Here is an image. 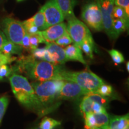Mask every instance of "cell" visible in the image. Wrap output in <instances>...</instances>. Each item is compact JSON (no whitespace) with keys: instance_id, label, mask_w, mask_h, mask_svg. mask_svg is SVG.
Here are the masks:
<instances>
[{"instance_id":"26","label":"cell","mask_w":129,"mask_h":129,"mask_svg":"<svg viewBox=\"0 0 129 129\" xmlns=\"http://www.w3.org/2000/svg\"><path fill=\"white\" fill-rule=\"evenodd\" d=\"M22 23H23L24 28H25L26 32L29 35L35 34L38 31H40L38 28L33 23L31 18L24 21V22H22Z\"/></svg>"},{"instance_id":"13","label":"cell","mask_w":129,"mask_h":129,"mask_svg":"<svg viewBox=\"0 0 129 129\" xmlns=\"http://www.w3.org/2000/svg\"><path fill=\"white\" fill-rule=\"evenodd\" d=\"M67 32V25L63 22L51 26L44 30H40L45 43H54Z\"/></svg>"},{"instance_id":"20","label":"cell","mask_w":129,"mask_h":129,"mask_svg":"<svg viewBox=\"0 0 129 129\" xmlns=\"http://www.w3.org/2000/svg\"><path fill=\"white\" fill-rule=\"evenodd\" d=\"M94 104V102L91 101L87 96L85 95L80 105V111L83 117L88 113L93 112Z\"/></svg>"},{"instance_id":"29","label":"cell","mask_w":129,"mask_h":129,"mask_svg":"<svg viewBox=\"0 0 129 129\" xmlns=\"http://www.w3.org/2000/svg\"><path fill=\"white\" fill-rule=\"evenodd\" d=\"M9 100L7 96H4L0 98V123L2 121L9 105Z\"/></svg>"},{"instance_id":"3","label":"cell","mask_w":129,"mask_h":129,"mask_svg":"<svg viewBox=\"0 0 129 129\" xmlns=\"http://www.w3.org/2000/svg\"><path fill=\"white\" fill-rule=\"evenodd\" d=\"M63 82V80H47L33 81L30 84L47 114L55 110L60 104L57 96Z\"/></svg>"},{"instance_id":"38","label":"cell","mask_w":129,"mask_h":129,"mask_svg":"<svg viewBox=\"0 0 129 129\" xmlns=\"http://www.w3.org/2000/svg\"><path fill=\"white\" fill-rule=\"evenodd\" d=\"M35 129H41V128H40V127H37V128H35Z\"/></svg>"},{"instance_id":"17","label":"cell","mask_w":129,"mask_h":129,"mask_svg":"<svg viewBox=\"0 0 129 129\" xmlns=\"http://www.w3.org/2000/svg\"><path fill=\"white\" fill-rule=\"evenodd\" d=\"M23 48L20 45H17L12 42L7 40L5 44L3 45L2 48L0 49V52H2L4 54H17L20 56L22 54V50Z\"/></svg>"},{"instance_id":"39","label":"cell","mask_w":129,"mask_h":129,"mask_svg":"<svg viewBox=\"0 0 129 129\" xmlns=\"http://www.w3.org/2000/svg\"><path fill=\"white\" fill-rule=\"evenodd\" d=\"M17 1H22V0H17Z\"/></svg>"},{"instance_id":"2","label":"cell","mask_w":129,"mask_h":129,"mask_svg":"<svg viewBox=\"0 0 129 129\" xmlns=\"http://www.w3.org/2000/svg\"><path fill=\"white\" fill-rule=\"evenodd\" d=\"M9 81L14 96L22 105L39 116L47 114L27 78L18 74H13L9 77Z\"/></svg>"},{"instance_id":"21","label":"cell","mask_w":129,"mask_h":129,"mask_svg":"<svg viewBox=\"0 0 129 129\" xmlns=\"http://www.w3.org/2000/svg\"><path fill=\"white\" fill-rule=\"evenodd\" d=\"M31 19L34 25L40 30H44L46 29V21H45L44 14L41 10H40L39 12H37L33 17H31Z\"/></svg>"},{"instance_id":"30","label":"cell","mask_w":129,"mask_h":129,"mask_svg":"<svg viewBox=\"0 0 129 129\" xmlns=\"http://www.w3.org/2000/svg\"><path fill=\"white\" fill-rule=\"evenodd\" d=\"M112 87L111 85L104 84L102 85L95 93H98V94L101 95L102 96L108 97L110 96L112 94Z\"/></svg>"},{"instance_id":"5","label":"cell","mask_w":129,"mask_h":129,"mask_svg":"<svg viewBox=\"0 0 129 129\" xmlns=\"http://www.w3.org/2000/svg\"><path fill=\"white\" fill-rule=\"evenodd\" d=\"M1 28L9 41L21 46L26 33L22 22L12 17H6L1 22Z\"/></svg>"},{"instance_id":"37","label":"cell","mask_w":129,"mask_h":129,"mask_svg":"<svg viewBox=\"0 0 129 129\" xmlns=\"http://www.w3.org/2000/svg\"><path fill=\"white\" fill-rule=\"evenodd\" d=\"M84 129H101L99 128H87V127H84Z\"/></svg>"},{"instance_id":"1","label":"cell","mask_w":129,"mask_h":129,"mask_svg":"<svg viewBox=\"0 0 129 129\" xmlns=\"http://www.w3.org/2000/svg\"><path fill=\"white\" fill-rule=\"evenodd\" d=\"M16 60V64L12 67L13 74L23 73L34 81L62 80V75L65 69L61 64L38 60L32 54L20 56Z\"/></svg>"},{"instance_id":"8","label":"cell","mask_w":129,"mask_h":129,"mask_svg":"<svg viewBox=\"0 0 129 129\" xmlns=\"http://www.w3.org/2000/svg\"><path fill=\"white\" fill-rule=\"evenodd\" d=\"M101 9L104 30L111 39L115 40L112 29V12L114 7V0H96Z\"/></svg>"},{"instance_id":"10","label":"cell","mask_w":129,"mask_h":129,"mask_svg":"<svg viewBox=\"0 0 129 129\" xmlns=\"http://www.w3.org/2000/svg\"><path fill=\"white\" fill-rule=\"evenodd\" d=\"M88 93V91L81 87L77 84L72 81H64L58 94L57 99L59 102L62 100H75Z\"/></svg>"},{"instance_id":"40","label":"cell","mask_w":129,"mask_h":129,"mask_svg":"<svg viewBox=\"0 0 129 129\" xmlns=\"http://www.w3.org/2000/svg\"><path fill=\"white\" fill-rule=\"evenodd\" d=\"M127 129H129V128H127Z\"/></svg>"},{"instance_id":"12","label":"cell","mask_w":129,"mask_h":129,"mask_svg":"<svg viewBox=\"0 0 129 129\" xmlns=\"http://www.w3.org/2000/svg\"><path fill=\"white\" fill-rule=\"evenodd\" d=\"M85 127L87 128H108L109 116L107 112L93 113L90 112L84 116Z\"/></svg>"},{"instance_id":"16","label":"cell","mask_w":129,"mask_h":129,"mask_svg":"<svg viewBox=\"0 0 129 129\" xmlns=\"http://www.w3.org/2000/svg\"><path fill=\"white\" fill-rule=\"evenodd\" d=\"M128 127V114L123 116L109 117L108 129H127Z\"/></svg>"},{"instance_id":"33","label":"cell","mask_w":129,"mask_h":129,"mask_svg":"<svg viewBox=\"0 0 129 129\" xmlns=\"http://www.w3.org/2000/svg\"><path fill=\"white\" fill-rule=\"evenodd\" d=\"M114 4L124 9L127 15L129 16V0H114Z\"/></svg>"},{"instance_id":"24","label":"cell","mask_w":129,"mask_h":129,"mask_svg":"<svg viewBox=\"0 0 129 129\" xmlns=\"http://www.w3.org/2000/svg\"><path fill=\"white\" fill-rule=\"evenodd\" d=\"M85 96H87L91 101L98 103L101 105L104 106L105 108L108 105V99L106 97L101 96V95L98 94V93H89Z\"/></svg>"},{"instance_id":"28","label":"cell","mask_w":129,"mask_h":129,"mask_svg":"<svg viewBox=\"0 0 129 129\" xmlns=\"http://www.w3.org/2000/svg\"><path fill=\"white\" fill-rule=\"evenodd\" d=\"M54 43L56 44H57L58 46L63 47H66L68 46V45H70L72 43V40L71 38L68 33L67 32L64 35L60 37L59 39L56 40Z\"/></svg>"},{"instance_id":"36","label":"cell","mask_w":129,"mask_h":129,"mask_svg":"<svg viewBox=\"0 0 129 129\" xmlns=\"http://www.w3.org/2000/svg\"><path fill=\"white\" fill-rule=\"evenodd\" d=\"M126 69H127V71H129V62H127V64H126Z\"/></svg>"},{"instance_id":"34","label":"cell","mask_w":129,"mask_h":129,"mask_svg":"<svg viewBox=\"0 0 129 129\" xmlns=\"http://www.w3.org/2000/svg\"><path fill=\"white\" fill-rule=\"evenodd\" d=\"M21 46L24 49L26 50L30 51V43H29V35L28 34L26 33V34L24 36L23 40H22V44Z\"/></svg>"},{"instance_id":"32","label":"cell","mask_w":129,"mask_h":129,"mask_svg":"<svg viewBox=\"0 0 129 129\" xmlns=\"http://www.w3.org/2000/svg\"><path fill=\"white\" fill-rule=\"evenodd\" d=\"M13 74L12 67H10L7 64H4L0 68V81L4 78L9 77L11 74Z\"/></svg>"},{"instance_id":"15","label":"cell","mask_w":129,"mask_h":129,"mask_svg":"<svg viewBox=\"0 0 129 129\" xmlns=\"http://www.w3.org/2000/svg\"><path fill=\"white\" fill-rule=\"evenodd\" d=\"M68 61L75 60L85 64L86 62L84 59L83 53L81 48L75 44L68 45L64 49Z\"/></svg>"},{"instance_id":"18","label":"cell","mask_w":129,"mask_h":129,"mask_svg":"<svg viewBox=\"0 0 129 129\" xmlns=\"http://www.w3.org/2000/svg\"><path fill=\"white\" fill-rule=\"evenodd\" d=\"M128 23L123 19H114L112 22V29L114 36L117 39L121 34L125 31L128 28Z\"/></svg>"},{"instance_id":"11","label":"cell","mask_w":129,"mask_h":129,"mask_svg":"<svg viewBox=\"0 0 129 129\" xmlns=\"http://www.w3.org/2000/svg\"><path fill=\"white\" fill-rule=\"evenodd\" d=\"M46 53L44 60L57 64H63L67 62L65 53L62 47L55 43H46Z\"/></svg>"},{"instance_id":"27","label":"cell","mask_w":129,"mask_h":129,"mask_svg":"<svg viewBox=\"0 0 129 129\" xmlns=\"http://www.w3.org/2000/svg\"><path fill=\"white\" fill-rule=\"evenodd\" d=\"M113 62L116 64H121L124 62V57L121 52L115 49H112L108 51Z\"/></svg>"},{"instance_id":"23","label":"cell","mask_w":129,"mask_h":129,"mask_svg":"<svg viewBox=\"0 0 129 129\" xmlns=\"http://www.w3.org/2000/svg\"><path fill=\"white\" fill-rule=\"evenodd\" d=\"M29 43L30 51L38 48V45L40 43H45V41L41 36L40 30L35 34L29 35Z\"/></svg>"},{"instance_id":"31","label":"cell","mask_w":129,"mask_h":129,"mask_svg":"<svg viewBox=\"0 0 129 129\" xmlns=\"http://www.w3.org/2000/svg\"><path fill=\"white\" fill-rule=\"evenodd\" d=\"M16 59H17L16 57L0 52V68L4 64H10L11 63L16 60Z\"/></svg>"},{"instance_id":"19","label":"cell","mask_w":129,"mask_h":129,"mask_svg":"<svg viewBox=\"0 0 129 129\" xmlns=\"http://www.w3.org/2000/svg\"><path fill=\"white\" fill-rule=\"evenodd\" d=\"M81 51H83L84 53L86 54L88 57L91 59L93 58V50L95 49L94 43L93 41V37H90L87 39L85 40L80 46Z\"/></svg>"},{"instance_id":"9","label":"cell","mask_w":129,"mask_h":129,"mask_svg":"<svg viewBox=\"0 0 129 129\" xmlns=\"http://www.w3.org/2000/svg\"><path fill=\"white\" fill-rule=\"evenodd\" d=\"M40 10L44 14L46 29L51 26L62 23L64 20L62 12L54 0H49Z\"/></svg>"},{"instance_id":"14","label":"cell","mask_w":129,"mask_h":129,"mask_svg":"<svg viewBox=\"0 0 129 129\" xmlns=\"http://www.w3.org/2000/svg\"><path fill=\"white\" fill-rule=\"evenodd\" d=\"M54 1L62 12L64 19L69 20L76 17L74 13L76 0H54Z\"/></svg>"},{"instance_id":"35","label":"cell","mask_w":129,"mask_h":129,"mask_svg":"<svg viewBox=\"0 0 129 129\" xmlns=\"http://www.w3.org/2000/svg\"><path fill=\"white\" fill-rule=\"evenodd\" d=\"M7 40H8L7 39V38H6L4 34L3 33V32L0 30V49L2 48L3 45L7 42Z\"/></svg>"},{"instance_id":"6","label":"cell","mask_w":129,"mask_h":129,"mask_svg":"<svg viewBox=\"0 0 129 129\" xmlns=\"http://www.w3.org/2000/svg\"><path fill=\"white\" fill-rule=\"evenodd\" d=\"M81 18L90 28L96 31L104 30L101 9L96 1L85 5L81 12Z\"/></svg>"},{"instance_id":"22","label":"cell","mask_w":129,"mask_h":129,"mask_svg":"<svg viewBox=\"0 0 129 129\" xmlns=\"http://www.w3.org/2000/svg\"><path fill=\"white\" fill-rule=\"evenodd\" d=\"M61 124L60 121L54 120L51 118L45 117L43 118L39 127L41 129H54Z\"/></svg>"},{"instance_id":"7","label":"cell","mask_w":129,"mask_h":129,"mask_svg":"<svg viewBox=\"0 0 129 129\" xmlns=\"http://www.w3.org/2000/svg\"><path fill=\"white\" fill-rule=\"evenodd\" d=\"M67 30L72 40V43L80 48L85 40L92 37L87 25L79 20L77 17L68 20Z\"/></svg>"},{"instance_id":"25","label":"cell","mask_w":129,"mask_h":129,"mask_svg":"<svg viewBox=\"0 0 129 129\" xmlns=\"http://www.w3.org/2000/svg\"><path fill=\"white\" fill-rule=\"evenodd\" d=\"M112 16L114 19H123L128 23L129 16L127 15L124 9H123L121 7L115 6L114 7V10H113Z\"/></svg>"},{"instance_id":"4","label":"cell","mask_w":129,"mask_h":129,"mask_svg":"<svg viewBox=\"0 0 129 129\" xmlns=\"http://www.w3.org/2000/svg\"><path fill=\"white\" fill-rule=\"evenodd\" d=\"M62 80L72 81L89 93H95L105 83L102 79L90 71L72 72L64 69L62 75Z\"/></svg>"}]
</instances>
